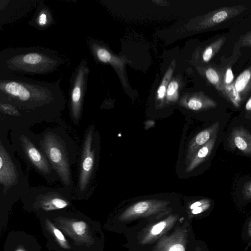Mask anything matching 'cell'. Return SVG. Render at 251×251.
Segmentation results:
<instances>
[{
    "label": "cell",
    "mask_w": 251,
    "mask_h": 251,
    "mask_svg": "<svg viewBox=\"0 0 251 251\" xmlns=\"http://www.w3.org/2000/svg\"><path fill=\"white\" fill-rule=\"evenodd\" d=\"M178 87V84L176 81H172L169 83L166 92V96L168 100L173 101L177 99Z\"/></svg>",
    "instance_id": "obj_21"
},
{
    "label": "cell",
    "mask_w": 251,
    "mask_h": 251,
    "mask_svg": "<svg viewBox=\"0 0 251 251\" xmlns=\"http://www.w3.org/2000/svg\"><path fill=\"white\" fill-rule=\"evenodd\" d=\"M168 203L166 201L150 200L139 201L127 208L121 215L123 221L150 215L159 212Z\"/></svg>",
    "instance_id": "obj_9"
},
{
    "label": "cell",
    "mask_w": 251,
    "mask_h": 251,
    "mask_svg": "<svg viewBox=\"0 0 251 251\" xmlns=\"http://www.w3.org/2000/svg\"><path fill=\"white\" fill-rule=\"evenodd\" d=\"M175 221L176 218L174 216H170L167 219L154 225L144 239V243H147L159 236L167 228L170 227Z\"/></svg>",
    "instance_id": "obj_15"
},
{
    "label": "cell",
    "mask_w": 251,
    "mask_h": 251,
    "mask_svg": "<svg viewBox=\"0 0 251 251\" xmlns=\"http://www.w3.org/2000/svg\"><path fill=\"white\" fill-rule=\"evenodd\" d=\"M229 142L243 153L251 155V134L244 128H234L230 134Z\"/></svg>",
    "instance_id": "obj_11"
},
{
    "label": "cell",
    "mask_w": 251,
    "mask_h": 251,
    "mask_svg": "<svg viewBox=\"0 0 251 251\" xmlns=\"http://www.w3.org/2000/svg\"><path fill=\"white\" fill-rule=\"evenodd\" d=\"M206 78L221 94H223L221 71L216 67H209L204 71Z\"/></svg>",
    "instance_id": "obj_16"
},
{
    "label": "cell",
    "mask_w": 251,
    "mask_h": 251,
    "mask_svg": "<svg viewBox=\"0 0 251 251\" xmlns=\"http://www.w3.org/2000/svg\"><path fill=\"white\" fill-rule=\"evenodd\" d=\"M99 143L98 132L92 124L85 131L78 153L77 178L73 190L78 197L90 194L95 188Z\"/></svg>",
    "instance_id": "obj_5"
},
{
    "label": "cell",
    "mask_w": 251,
    "mask_h": 251,
    "mask_svg": "<svg viewBox=\"0 0 251 251\" xmlns=\"http://www.w3.org/2000/svg\"><path fill=\"white\" fill-rule=\"evenodd\" d=\"M238 44L240 47H251V31L242 36Z\"/></svg>",
    "instance_id": "obj_23"
},
{
    "label": "cell",
    "mask_w": 251,
    "mask_h": 251,
    "mask_svg": "<svg viewBox=\"0 0 251 251\" xmlns=\"http://www.w3.org/2000/svg\"><path fill=\"white\" fill-rule=\"evenodd\" d=\"M219 127L218 122L198 133L190 143L187 153L186 160L190 161L197 151L217 134Z\"/></svg>",
    "instance_id": "obj_10"
},
{
    "label": "cell",
    "mask_w": 251,
    "mask_h": 251,
    "mask_svg": "<svg viewBox=\"0 0 251 251\" xmlns=\"http://www.w3.org/2000/svg\"><path fill=\"white\" fill-rule=\"evenodd\" d=\"M90 70L86 59L82 60L70 79L69 109L72 121L78 126L81 119L84 98L86 91Z\"/></svg>",
    "instance_id": "obj_7"
},
{
    "label": "cell",
    "mask_w": 251,
    "mask_h": 251,
    "mask_svg": "<svg viewBox=\"0 0 251 251\" xmlns=\"http://www.w3.org/2000/svg\"><path fill=\"white\" fill-rule=\"evenodd\" d=\"M251 91V66L242 72L236 78L224 97L235 107L240 106L248 93Z\"/></svg>",
    "instance_id": "obj_8"
},
{
    "label": "cell",
    "mask_w": 251,
    "mask_h": 251,
    "mask_svg": "<svg viewBox=\"0 0 251 251\" xmlns=\"http://www.w3.org/2000/svg\"><path fill=\"white\" fill-rule=\"evenodd\" d=\"M216 105L217 103L214 100L203 95L193 97L189 99L187 102L188 108L195 111L213 108Z\"/></svg>",
    "instance_id": "obj_14"
},
{
    "label": "cell",
    "mask_w": 251,
    "mask_h": 251,
    "mask_svg": "<svg viewBox=\"0 0 251 251\" xmlns=\"http://www.w3.org/2000/svg\"><path fill=\"white\" fill-rule=\"evenodd\" d=\"M35 137L62 186L72 192L75 185L72 168L77 162L79 153L75 140L62 126L47 127L40 133H35Z\"/></svg>",
    "instance_id": "obj_3"
},
{
    "label": "cell",
    "mask_w": 251,
    "mask_h": 251,
    "mask_svg": "<svg viewBox=\"0 0 251 251\" xmlns=\"http://www.w3.org/2000/svg\"><path fill=\"white\" fill-rule=\"evenodd\" d=\"M175 237L164 240L163 245H161L159 251H185L184 246L178 239H174Z\"/></svg>",
    "instance_id": "obj_19"
},
{
    "label": "cell",
    "mask_w": 251,
    "mask_h": 251,
    "mask_svg": "<svg viewBox=\"0 0 251 251\" xmlns=\"http://www.w3.org/2000/svg\"><path fill=\"white\" fill-rule=\"evenodd\" d=\"M209 202H211V201L208 199L201 200L200 201H197L194 202L193 203H192L190 205V208L192 210L198 206H200L201 205H202L203 204H206V203H207Z\"/></svg>",
    "instance_id": "obj_27"
},
{
    "label": "cell",
    "mask_w": 251,
    "mask_h": 251,
    "mask_svg": "<svg viewBox=\"0 0 251 251\" xmlns=\"http://www.w3.org/2000/svg\"><path fill=\"white\" fill-rule=\"evenodd\" d=\"M60 79L51 83L11 76L0 78V101L14 105L20 111L25 128L42 122L50 123L60 116L66 99Z\"/></svg>",
    "instance_id": "obj_1"
},
{
    "label": "cell",
    "mask_w": 251,
    "mask_h": 251,
    "mask_svg": "<svg viewBox=\"0 0 251 251\" xmlns=\"http://www.w3.org/2000/svg\"><path fill=\"white\" fill-rule=\"evenodd\" d=\"M54 233L57 238L61 240L65 241V238L62 233L57 229H54Z\"/></svg>",
    "instance_id": "obj_28"
},
{
    "label": "cell",
    "mask_w": 251,
    "mask_h": 251,
    "mask_svg": "<svg viewBox=\"0 0 251 251\" xmlns=\"http://www.w3.org/2000/svg\"><path fill=\"white\" fill-rule=\"evenodd\" d=\"M8 131L0 128V195L7 199L24 195L30 187L27 175L15 156Z\"/></svg>",
    "instance_id": "obj_4"
},
{
    "label": "cell",
    "mask_w": 251,
    "mask_h": 251,
    "mask_svg": "<svg viewBox=\"0 0 251 251\" xmlns=\"http://www.w3.org/2000/svg\"><path fill=\"white\" fill-rule=\"evenodd\" d=\"M245 109L247 111H251V97L248 100L245 105Z\"/></svg>",
    "instance_id": "obj_29"
},
{
    "label": "cell",
    "mask_w": 251,
    "mask_h": 251,
    "mask_svg": "<svg viewBox=\"0 0 251 251\" xmlns=\"http://www.w3.org/2000/svg\"><path fill=\"white\" fill-rule=\"evenodd\" d=\"M53 19L51 11L44 4L39 5L36 13L29 24L40 30H43L50 26Z\"/></svg>",
    "instance_id": "obj_12"
},
{
    "label": "cell",
    "mask_w": 251,
    "mask_h": 251,
    "mask_svg": "<svg viewBox=\"0 0 251 251\" xmlns=\"http://www.w3.org/2000/svg\"><path fill=\"white\" fill-rule=\"evenodd\" d=\"M216 136L217 134L197 151L189 162L186 169L187 173L193 171L209 157L214 148Z\"/></svg>",
    "instance_id": "obj_13"
},
{
    "label": "cell",
    "mask_w": 251,
    "mask_h": 251,
    "mask_svg": "<svg viewBox=\"0 0 251 251\" xmlns=\"http://www.w3.org/2000/svg\"><path fill=\"white\" fill-rule=\"evenodd\" d=\"M243 196L246 200L251 199V181L244 185L243 188Z\"/></svg>",
    "instance_id": "obj_25"
},
{
    "label": "cell",
    "mask_w": 251,
    "mask_h": 251,
    "mask_svg": "<svg viewBox=\"0 0 251 251\" xmlns=\"http://www.w3.org/2000/svg\"><path fill=\"white\" fill-rule=\"evenodd\" d=\"M242 235L244 241L251 242V216L248 218L243 226Z\"/></svg>",
    "instance_id": "obj_22"
},
{
    "label": "cell",
    "mask_w": 251,
    "mask_h": 251,
    "mask_svg": "<svg viewBox=\"0 0 251 251\" xmlns=\"http://www.w3.org/2000/svg\"><path fill=\"white\" fill-rule=\"evenodd\" d=\"M202 251L198 250V251Z\"/></svg>",
    "instance_id": "obj_30"
},
{
    "label": "cell",
    "mask_w": 251,
    "mask_h": 251,
    "mask_svg": "<svg viewBox=\"0 0 251 251\" xmlns=\"http://www.w3.org/2000/svg\"><path fill=\"white\" fill-rule=\"evenodd\" d=\"M221 71L222 82L223 88V94L224 97L226 91L229 88L234 82V76L230 67H226Z\"/></svg>",
    "instance_id": "obj_20"
},
{
    "label": "cell",
    "mask_w": 251,
    "mask_h": 251,
    "mask_svg": "<svg viewBox=\"0 0 251 251\" xmlns=\"http://www.w3.org/2000/svg\"></svg>",
    "instance_id": "obj_31"
},
{
    "label": "cell",
    "mask_w": 251,
    "mask_h": 251,
    "mask_svg": "<svg viewBox=\"0 0 251 251\" xmlns=\"http://www.w3.org/2000/svg\"><path fill=\"white\" fill-rule=\"evenodd\" d=\"M224 36L214 41L203 50L202 53V59L204 62H208L220 50L226 41Z\"/></svg>",
    "instance_id": "obj_17"
},
{
    "label": "cell",
    "mask_w": 251,
    "mask_h": 251,
    "mask_svg": "<svg viewBox=\"0 0 251 251\" xmlns=\"http://www.w3.org/2000/svg\"><path fill=\"white\" fill-rule=\"evenodd\" d=\"M72 226L75 233L79 235L83 234L85 231L86 224L83 222H75Z\"/></svg>",
    "instance_id": "obj_24"
},
{
    "label": "cell",
    "mask_w": 251,
    "mask_h": 251,
    "mask_svg": "<svg viewBox=\"0 0 251 251\" xmlns=\"http://www.w3.org/2000/svg\"><path fill=\"white\" fill-rule=\"evenodd\" d=\"M175 67V62H172L169 68L166 72L161 83L160 84L157 91V96L158 99H163L166 95L167 89L169 85V82L171 79Z\"/></svg>",
    "instance_id": "obj_18"
},
{
    "label": "cell",
    "mask_w": 251,
    "mask_h": 251,
    "mask_svg": "<svg viewBox=\"0 0 251 251\" xmlns=\"http://www.w3.org/2000/svg\"><path fill=\"white\" fill-rule=\"evenodd\" d=\"M211 206V202H209L200 206H198L192 210V213L193 214H198L201 213L209 208Z\"/></svg>",
    "instance_id": "obj_26"
},
{
    "label": "cell",
    "mask_w": 251,
    "mask_h": 251,
    "mask_svg": "<svg viewBox=\"0 0 251 251\" xmlns=\"http://www.w3.org/2000/svg\"><path fill=\"white\" fill-rule=\"evenodd\" d=\"M35 133L28 128L11 130L12 145L26 164L28 170L33 169L49 184L54 183L59 177L51 164L39 149Z\"/></svg>",
    "instance_id": "obj_6"
},
{
    "label": "cell",
    "mask_w": 251,
    "mask_h": 251,
    "mask_svg": "<svg viewBox=\"0 0 251 251\" xmlns=\"http://www.w3.org/2000/svg\"><path fill=\"white\" fill-rule=\"evenodd\" d=\"M64 63L57 51L44 47L7 48L0 52V78L47 75Z\"/></svg>",
    "instance_id": "obj_2"
}]
</instances>
